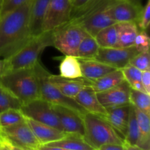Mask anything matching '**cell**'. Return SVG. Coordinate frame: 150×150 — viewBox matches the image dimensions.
Masks as SVG:
<instances>
[{"mask_svg":"<svg viewBox=\"0 0 150 150\" xmlns=\"http://www.w3.org/2000/svg\"><path fill=\"white\" fill-rule=\"evenodd\" d=\"M32 0L0 18V57L8 59L32 38L29 27Z\"/></svg>","mask_w":150,"mask_h":150,"instance_id":"1","label":"cell"},{"mask_svg":"<svg viewBox=\"0 0 150 150\" xmlns=\"http://www.w3.org/2000/svg\"><path fill=\"white\" fill-rule=\"evenodd\" d=\"M0 85L22 103L40 98L39 82L34 67L7 72L0 77Z\"/></svg>","mask_w":150,"mask_h":150,"instance_id":"2","label":"cell"},{"mask_svg":"<svg viewBox=\"0 0 150 150\" xmlns=\"http://www.w3.org/2000/svg\"><path fill=\"white\" fill-rule=\"evenodd\" d=\"M53 45V31L35 36L20 50L6 59V72L29 68L35 65L45 48Z\"/></svg>","mask_w":150,"mask_h":150,"instance_id":"3","label":"cell"},{"mask_svg":"<svg viewBox=\"0 0 150 150\" xmlns=\"http://www.w3.org/2000/svg\"><path fill=\"white\" fill-rule=\"evenodd\" d=\"M84 140L93 149L106 144H124L125 141L102 115L86 113L83 116Z\"/></svg>","mask_w":150,"mask_h":150,"instance_id":"4","label":"cell"},{"mask_svg":"<svg viewBox=\"0 0 150 150\" xmlns=\"http://www.w3.org/2000/svg\"><path fill=\"white\" fill-rule=\"evenodd\" d=\"M34 67L39 82L41 98L45 100L52 105H59L71 108L82 116L87 113L75 100L74 98L64 95L55 85L48 80V75L50 73L44 68L40 60L35 64Z\"/></svg>","mask_w":150,"mask_h":150,"instance_id":"5","label":"cell"},{"mask_svg":"<svg viewBox=\"0 0 150 150\" xmlns=\"http://www.w3.org/2000/svg\"><path fill=\"white\" fill-rule=\"evenodd\" d=\"M87 35L79 25L66 23L53 30V46L65 56L76 57L81 42Z\"/></svg>","mask_w":150,"mask_h":150,"instance_id":"6","label":"cell"},{"mask_svg":"<svg viewBox=\"0 0 150 150\" xmlns=\"http://www.w3.org/2000/svg\"><path fill=\"white\" fill-rule=\"evenodd\" d=\"M20 110L26 118L31 119L63 131L58 117L54 111L52 104L42 98H37L23 103Z\"/></svg>","mask_w":150,"mask_h":150,"instance_id":"7","label":"cell"},{"mask_svg":"<svg viewBox=\"0 0 150 150\" xmlns=\"http://www.w3.org/2000/svg\"><path fill=\"white\" fill-rule=\"evenodd\" d=\"M0 138L13 146L23 149L38 150L41 146L26 120L10 127L0 128Z\"/></svg>","mask_w":150,"mask_h":150,"instance_id":"8","label":"cell"},{"mask_svg":"<svg viewBox=\"0 0 150 150\" xmlns=\"http://www.w3.org/2000/svg\"><path fill=\"white\" fill-rule=\"evenodd\" d=\"M72 10L70 0H50L42 22V32L53 31L67 23Z\"/></svg>","mask_w":150,"mask_h":150,"instance_id":"9","label":"cell"},{"mask_svg":"<svg viewBox=\"0 0 150 150\" xmlns=\"http://www.w3.org/2000/svg\"><path fill=\"white\" fill-rule=\"evenodd\" d=\"M111 1V0H110L109 2L106 4L89 13L82 18L76 21L67 23L79 25L84 29L88 35L95 37L100 30L116 23L111 17L108 9V5Z\"/></svg>","mask_w":150,"mask_h":150,"instance_id":"10","label":"cell"},{"mask_svg":"<svg viewBox=\"0 0 150 150\" xmlns=\"http://www.w3.org/2000/svg\"><path fill=\"white\" fill-rule=\"evenodd\" d=\"M134 45L127 48H100L95 59L105 63L115 69L122 70L138 54Z\"/></svg>","mask_w":150,"mask_h":150,"instance_id":"11","label":"cell"},{"mask_svg":"<svg viewBox=\"0 0 150 150\" xmlns=\"http://www.w3.org/2000/svg\"><path fill=\"white\" fill-rule=\"evenodd\" d=\"M142 7L137 0H111L108 5L111 17L116 23L134 22L137 23Z\"/></svg>","mask_w":150,"mask_h":150,"instance_id":"12","label":"cell"},{"mask_svg":"<svg viewBox=\"0 0 150 150\" xmlns=\"http://www.w3.org/2000/svg\"><path fill=\"white\" fill-rule=\"evenodd\" d=\"M64 133L84 136L83 116L71 108L59 105H52Z\"/></svg>","mask_w":150,"mask_h":150,"instance_id":"13","label":"cell"},{"mask_svg":"<svg viewBox=\"0 0 150 150\" xmlns=\"http://www.w3.org/2000/svg\"><path fill=\"white\" fill-rule=\"evenodd\" d=\"M130 88L129 83L125 80L117 86L103 91L98 92L97 97L103 106L106 108L120 105H128L130 103Z\"/></svg>","mask_w":150,"mask_h":150,"instance_id":"14","label":"cell"},{"mask_svg":"<svg viewBox=\"0 0 150 150\" xmlns=\"http://www.w3.org/2000/svg\"><path fill=\"white\" fill-rule=\"evenodd\" d=\"M48 80L55 85L64 95L74 98L81 90L86 86H91L92 81L83 77L78 79H67L60 75H53L49 73Z\"/></svg>","mask_w":150,"mask_h":150,"instance_id":"15","label":"cell"},{"mask_svg":"<svg viewBox=\"0 0 150 150\" xmlns=\"http://www.w3.org/2000/svg\"><path fill=\"white\" fill-rule=\"evenodd\" d=\"M130 105L131 104L105 108V119L124 141L127 131Z\"/></svg>","mask_w":150,"mask_h":150,"instance_id":"16","label":"cell"},{"mask_svg":"<svg viewBox=\"0 0 150 150\" xmlns=\"http://www.w3.org/2000/svg\"><path fill=\"white\" fill-rule=\"evenodd\" d=\"M26 122L41 145L48 144L51 142L59 140L67 134L54 127L38 122L31 119L26 118Z\"/></svg>","mask_w":150,"mask_h":150,"instance_id":"17","label":"cell"},{"mask_svg":"<svg viewBox=\"0 0 150 150\" xmlns=\"http://www.w3.org/2000/svg\"><path fill=\"white\" fill-rule=\"evenodd\" d=\"M74 100L88 113L105 117L106 109L98 100L97 92L92 86H86L74 98Z\"/></svg>","mask_w":150,"mask_h":150,"instance_id":"18","label":"cell"},{"mask_svg":"<svg viewBox=\"0 0 150 150\" xmlns=\"http://www.w3.org/2000/svg\"><path fill=\"white\" fill-rule=\"evenodd\" d=\"M81 67L82 76L89 81L97 80L107 73L116 70L111 66L95 59H79Z\"/></svg>","mask_w":150,"mask_h":150,"instance_id":"19","label":"cell"},{"mask_svg":"<svg viewBox=\"0 0 150 150\" xmlns=\"http://www.w3.org/2000/svg\"><path fill=\"white\" fill-rule=\"evenodd\" d=\"M49 2L50 0H32L29 27L33 37L42 33V22Z\"/></svg>","mask_w":150,"mask_h":150,"instance_id":"20","label":"cell"},{"mask_svg":"<svg viewBox=\"0 0 150 150\" xmlns=\"http://www.w3.org/2000/svg\"><path fill=\"white\" fill-rule=\"evenodd\" d=\"M118 47L127 48L134 45L135 39L139 29L134 22L116 23Z\"/></svg>","mask_w":150,"mask_h":150,"instance_id":"21","label":"cell"},{"mask_svg":"<svg viewBox=\"0 0 150 150\" xmlns=\"http://www.w3.org/2000/svg\"><path fill=\"white\" fill-rule=\"evenodd\" d=\"M124 80V75L122 70L116 69L107 73L103 77L92 81L91 86L98 93V92H103V91L111 89L120 84Z\"/></svg>","mask_w":150,"mask_h":150,"instance_id":"22","label":"cell"},{"mask_svg":"<svg viewBox=\"0 0 150 150\" xmlns=\"http://www.w3.org/2000/svg\"><path fill=\"white\" fill-rule=\"evenodd\" d=\"M47 146H57L67 150H94L83 136L77 134H69L62 139L45 144Z\"/></svg>","mask_w":150,"mask_h":150,"instance_id":"23","label":"cell"},{"mask_svg":"<svg viewBox=\"0 0 150 150\" xmlns=\"http://www.w3.org/2000/svg\"><path fill=\"white\" fill-rule=\"evenodd\" d=\"M134 107V106H133ZM136 120L140 133V138L137 146L144 150L150 149V120L149 116L138 108H135Z\"/></svg>","mask_w":150,"mask_h":150,"instance_id":"24","label":"cell"},{"mask_svg":"<svg viewBox=\"0 0 150 150\" xmlns=\"http://www.w3.org/2000/svg\"><path fill=\"white\" fill-rule=\"evenodd\" d=\"M59 73L60 76L67 79L83 77L79 58L74 56H65L59 64Z\"/></svg>","mask_w":150,"mask_h":150,"instance_id":"25","label":"cell"},{"mask_svg":"<svg viewBox=\"0 0 150 150\" xmlns=\"http://www.w3.org/2000/svg\"><path fill=\"white\" fill-rule=\"evenodd\" d=\"M115 24L102 29L94 37L100 48L118 47L117 32Z\"/></svg>","mask_w":150,"mask_h":150,"instance_id":"26","label":"cell"},{"mask_svg":"<svg viewBox=\"0 0 150 150\" xmlns=\"http://www.w3.org/2000/svg\"><path fill=\"white\" fill-rule=\"evenodd\" d=\"M100 46L95 38L87 35L83 38L77 50L76 57L79 59H95Z\"/></svg>","mask_w":150,"mask_h":150,"instance_id":"27","label":"cell"},{"mask_svg":"<svg viewBox=\"0 0 150 150\" xmlns=\"http://www.w3.org/2000/svg\"><path fill=\"white\" fill-rule=\"evenodd\" d=\"M122 71L124 75L125 80L129 83L131 89L146 92L142 83V72L140 70L129 64L122 69Z\"/></svg>","mask_w":150,"mask_h":150,"instance_id":"28","label":"cell"},{"mask_svg":"<svg viewBox=\"0 0 150 150\" xmlns=\"http://www.w3.org/2000/svg\"><path fill=\"white\" fill-rule=\"evenodd\" d=\"M130 103L133 106L150 116V95L131 89L130 93Z\"/></svg>","mask_w":150,"mask_h":150,"instance_id":"29","label":"cell"},{"mask_svg":"<svg viewBox=\"0 0 150 150\" xmlns=\"http://www.w3.org/2000/svg\"><path fill=\"white\" fill-rule=\"evenodd\" d=\"M139 138H140V133H139V128L137 120H136L134 107L130 105L127 131L125 138V143L130 145L137 146Z\"/></svg>","mask_w":150,"mask_h":150,"instance_id":"30","label":"cell"},{"mask_svg":"<svg viewBox=\"0 0 150 150\" xmlns=\"http://www.w3.org/2000/svg\"><path fill=\"white\" fill-rule=\"evenodd\" d=\"M22 104L11 92L0 85V113L9 109H20Z\"/></svg>","mask_w":150,"mask_h":150,"instance_id":"31","label":"cell"},{"mask_svg":"<svg viewBox=\"0 0 150 150\" xmlns=\"http://www.w3.org/2000/svg\"><path fill=\"white\" fill-rule=\"evenodd\" d=\"M26 120L20 109H9L0 113V128L10 127Z\"/></svg>","mask_w":150,"mask_h":150,"instance_id":"32","label":"cell"},{"mask_svg":"<svg viewBox=\"0 0 150 150\" xmlns=\"http://www.w3.org/2000/svg\"><path fill=\"white\" fill-rule=\"evenodd\" d=\"M130 64L136 67L141 71H146L150 70L149 51L138 53L130 61Z\"/></svg>","mask_w":150,"mask_h":150,"instance_id":"33","label":"cell"},{"mask_svg":"<svg viewBox=\"0 0 150 150\" xmlns=\"http://www.w3.org/2000/svg\"><path fill=\"white\" fill-rule=\"evenodd\" d=\"M133 45L139 53L149 51L150 39L146 30L139 29Z\"/></svg>","mask_w":150,"mask_h":150,"instance_id":"34","label":"cell"},{"mask_svg":"<svg viewBox=\"0 0 150 150\" xmlns=\"http://www.w3.org/2000/svg\"><path fill=\"white\" fill-rule=\"evenodd\" d=\"M150 23V0H147V2L144 7H142V13L137 26L141 30H146Z\"/></svg>","mask_w":150,"mask_h":150,"instance_id":"35","label":"cell"},{"mask_svg":"<svg viewBox=\"0 0 150 150\" xmlns=\"http://www.w3.org/2000/svg\"><path fill=\"white\" fill-rule=\"evenodd\" d=\"M29 1L30 0H2L0 18L5 15L6 13H10V12L18 8L19 7L23 5Z\"/></svg>","mask_w":150,"mask_h":150,"instance_id":"36","label":"cell"},{"mask_svg":"<svg viewBox=\"0 0 150 150\" xmlns=\"http://www.w3.org/2000/svg\"><path fill=\"white\" fill-rule=\"evenodd\" d=\"M142 83L146 93L150 95V71L146 70V71L142 72Z\"/></svg>","mask_w":150,"mask_h":150,"instance_id":"37","label":"cell"},{"mask_svg":"<svg viewBox=\"0 0 150 150\" xmlns=\"http://www.w3.org/2000/svg\"><path fill=\"white\" fill-rule=\"evenodd\" d=\"M92 1L94 0H71V4L72 7H73L72 10H77L83 8V7L89 4Z\"/></svg>","mask_w":150,"mask_h":150,"instance_id":"38","label":"cell"},{"mask_svg":"<svg viewBox=\"0 0 150 150\" xmlns=\"http://www.w3.org/2000/svg\"><path fill=\"white\" fill-rule=\"evenodd\" d=\"M98 150H124V144H106L102 145Z\"/></svg>","mask_w":150,"mask_h":150,"instance_id":"39","label":"cell"},{"mask_svg":"<svg viewBox=\"0 0 150 150\" xmlns=\"http://www.w3.org/2000/svg\"><path fill=\"white\" fill-rule=\"evenodd\" d=\"M6 72V59L0 57V77Z\"/></svg>","mask_w":150,"mask_h":150,"instance_id":"40","label":"cell"},{"mask_svg":"<svg viewBox=\"0 0 150 150\" xmlns=\"http://www.w3.org/2000/svg\"><path fill=\"white\" fill-rule=\"evenodd\" d=\"M38 150H67L63 149L61 147H57V146H47V145H41Z\"/></svg>","mask_w":150,"mask_h":150,"instance_id":"41","label":"cell"},{"mask_svg":"<svg viewBox=\"0 0 150 150\" xmlns=\"http://www.w3.org/2000/svg\"><path fill=\"white\" fill-rule=\"evenodd\" d=\"M124 150H144L136 145H130L127 144H124Z\"/></svg>","mask_w":150,"mask_h":150,"instance_id":"42","label":"cell"},{"mask_svg":"<svg viewBox=\"0 0 150 150\" xmlns=\"http://www.w3.org/2000/svg\"><path fill=\"white\" fill-rule=\"evenodd\" d=\"M0 150H11L7 142L0 139Z\"/></svg>","mask_w":150,"mask_h":150,"instance_id":"43","label":"cell"},{"mask_svg":"<svg viewBox=\"0 0 150 150\" xmlns=\"http://www.w3.org/2000/svg\"><path fill=\"white\" fill-rule=\"evenodd\" d=\"M1 139V138H0ZM4 140V139H3ZM6 142V141H5ZM7 144H8V146H10V149L11 150H31V149H23V148H21V147H18V146H13V145L10 144V143H8V142H7Z\"/></svg>","mask_w":150,"mask_h":150,"instance_id":"44","label":"cell"},{"mask_svg":"<svg viewBox=\"0 0 150 150\" xmlns=\"http://www.w3.org/2000/svg\"><path fill=\"white\" fill-rule=\"evenodd\" d=\"M1 3H2V0H0V16H1Z\"/></svg>","mask_w":150,"mask_h":150,"instance_id":"45","label":"cell"},{"mask_svg":"<svg viewBox=\"0 0 150 150\" xmlns=\"http://www.w3.org/2000/svg\"><path fill=\"white\" fill-rule=\"evenodd\" d=\"M94 150H98V149H94Z\"/></svg>","mask_w":150,"mask_h":150,"instance_id":"46","label":"cell"},{"mask_svg":"<svg viewBox=\"0 0 150 150\" xmlns=\"http://www.w3.org/2000/svg\"><path fill=\"white\" fill-rule=\"evenodd\" d=\"M70 1H71V0H70Z\"/></svg>","mask_w":150,"mask_h":150,"instance_id":"47","label":"cell"}]
</instances>
